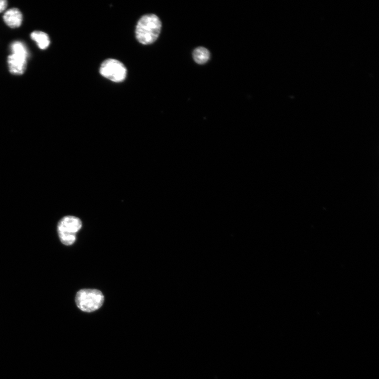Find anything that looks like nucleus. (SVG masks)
Returning a JSON list of instances; mask_svg holds the SVG:
<instances>
[{"label": "nucleus", "mask_w": 379, "mask_h": 379, "mask_svg": "<svg viewBox=\"0 0 379 379\" xmlns=\"http://www.w3.org/2000/svg\"><path fill=\"white\" fill-rule=\"evenodd\" d=\"M161 27L162 24L159 17L153 14L145 15L137 24L136 39L142 45L152 44L159 37Z\"/></svg>", "instance_id": "1"}, {"label": "nucleus", "mask_w": 379, "mask_h": 379, "mask_svg": "<svg viewBox=\"0 0 379 379\" xmlns=\"http://www.w3.org/2000/svg\"><path fill=\"white\" fill-rule=\"evenodd\" d=\"M193 57L196 62L198 64H205L210 59V53L205 48L199 47L194 51Z\"/></svg>", "instance_id": "8"}, {"label": "nucleus", "mask_w": 379, "mask_h": 379, "mask_svg": "<svg viewBox=\"0 0 379 379\" xmlns=\"http://www.w3.org/2000/svg\"><path fill=\"white\" fill-rule=\"evenodd\" d=\"M102 293L96 289H82L78 292L76 302L78 308L83 312H92L99 310L104 303Z\"/></svg>", "instance_id": "2"}, {"label": "nucleus", "mask_w": 379, "mask_h": 379, "mask_svg": "<svg viewBox=\"0 0 379 379\" xmlns=\"http://www.w3.org/2000/svg\"><path fill=\"white\" fill-rule=\"evenodd\" d=\"M27 59L15 54L8 56L7 61L10 72L16 76L23 75L26 70Z\"/></svg>", "instance_id": "5"}, {"label": "nucleus", "mask_w": 379, "mask_h": 379, "mask_svg": "<svg viewBox=\"0 0 379 379\" xmlns=\"http://www.w3.org/2000/svg\"><path fill=\"white\" fill-rule=\"evenodd\" d=\"M11 51L12 54H15L25 57L27 58L29 57V52L27 47L23 42L16 41L13 42L10 46Z\"/></svg>", "instance_id": "9"}, {"label": "nucleus", "mask_w": 379, "mask_h": 379, "mask_svg": "<svg viewBox=\"0 0 379 379\" xmlns=\"http://www.w3.org/2000/svg\"><path fill=\"white\" fill-rule=\"evenodd\" d=\"M32 40L36 44L41 50H46L50 45V40L49 36L44 32L35 31L30 35Z\"/></svg>", "instance_id": "7"}, {"label": "nucleus", "mask_w": 379, "mask_h": 379, "mask_svg": "<svg viewBox=\"0 0 379 379\" xmlns=\"http://www.w3.org/2000/svg\"><path fill=\"white\" fill-rule=\"evenodd\" d=\"M5 24L10 28L16 29L22 25L23 16L17 8H12L7 11L4 16Z\"/></svg>", "instance_id": "6"}, {"label": "nucleus", "mask_w": 379, "mask_h": 379, "mask_svg": "<svg viewBox=\"0 0 379 379\" xmlns=\"http://www.w3.org/2000/svg\"><path fill=\"white\" fill-rule=\"evenodd\" d=\"M81 220L75 216L63 218L58 225L59 239L63 245L71 246L76 240V235L82 228Z\"/></svg>", "instance_id": "3"}, {"label": "nucleus", "mask_w": 379, "mask_h": 379, "mask_svg": "<svg viewBox=\"0 0 379 379\" xmlns=\"http://www.w3.org/2000/svg\"><path fill=\"white\" fill-rule=\"evenodd\" d=\"M8 7V2L6 0H0V13H2Z\"/></svg>", "instance_id": "10"}, {"label": "nucleus", "mask_w": 379, "mask_h": 379, "mask_svg": "<svg viewBox=\"0 0 379 379\" xmlns=\"http://www.w3.org/2000/svg\"><path fill=\"white\" fill-rule=\"evenodd\" d=\"M101 75L114 82L124 81L127 74V70L123 63L115 59L104 61L100 69Z\"/></svg>", "instance_id": "4"}]
</instances>
